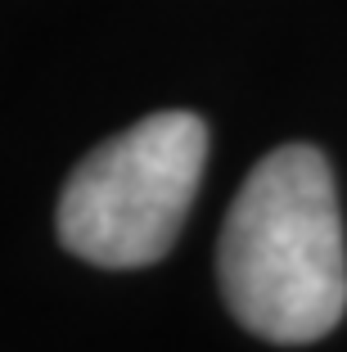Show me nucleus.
<instances>
[{
	"instance_id": "f03ea898",
	"label": "nucleus",
	"mask_w": 347,
	"mask_h": 352,
	"mask_svg": "<svg viewBox=\"0 0 347 352\" xmlns=\"http://www.w3.org/2000/svg\"><path fill=\"white\" fill-rule=\"evenodd\" d=\"M208 126L167 109L117 131L77 163L59 195V239L91 267L126 271L167 258L199 195Z\"/></svg>"
},
{
	"instance_id": "f257e3e1",
	"label": "nucleus",
	"mask_w": 347,
	"mask_h": 352,
	"mask_svg": "<svg viewBox=\"0 0 347 352\" xmlns=\"http://www.w3.org/2000/svg\"><path fill=\"white\" fill-rule=\"evenodd\" d=\"M235 321L271 343H311L347 311L334 172L311 145H280L248 172L216 244Z\"/></svg>"
}]
</instances>
